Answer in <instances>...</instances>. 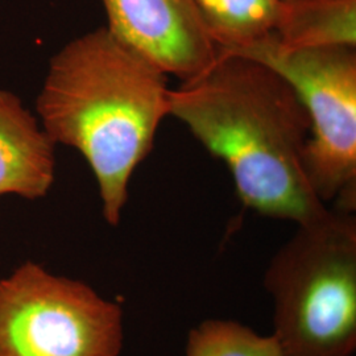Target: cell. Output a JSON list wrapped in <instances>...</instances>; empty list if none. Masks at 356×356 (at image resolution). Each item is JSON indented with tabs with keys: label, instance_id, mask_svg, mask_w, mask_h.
I'll list each match as a JSON object with an SVG mask.
<instances>
[{
	"label": "cell",
	"instance_id": "3",
	"mask_svg": "<svg viewBox=\"0 0 356 356\" xmlns=\"http://www.w3.org/2000/svg\"><path fill=\"white\" fill-rule=\"evenodd\" d=\"M263 285L284 356L355 355V214L330 209L297 226L270 259Z\"/></svg>",
	"mask_w": 356,
	"mask_h": 356
},
{
	"label": "cell",
	"instance_id": "4",
	"mask_svg": "<svg viewBox=\"0 0 356 356\" xmlns=\"http://www.w3.org/2000/svg\"><path fill=\"white\" fill-rule=\"evenodd\" d=\"M234 56L267 65L292 85L310 122L304 153L309 184L323 204L335 202V210L354 214L356 48L281 51L273 36Z\"/></svg>",
	"mask_w": 356,
	"mask_h": 356
},
{
	"label": "cell",
	"instance_id": "6",
	"mask_svg": "<svg viewBox=\"0 0 356 356\" xmlns=\"http://www.w3.org/2000/svg\"><path fill=\"white\" fill-rule=\"evenodd\" d=\"M106 28L166 76L181 82L201 74L216 58L195 0H102Z\"/></svg>",
	"mask_w": 356,
	"mask_h": 356
},
{
	"label": "cell",
	"instance_id": "2",
	"mask_svg": "<svg viewBox=\"0 0 356 356\" xmlns=\"http://www.w3.org/2000/svg\"><path fill=\"white\" fill-rule=\"evenodd\" d=\"M168 76L101 26L49 61L36 115L56 145L82 154L98 185L104 220L116 227L136 168L169 116Z\"/></svg>",
	"mask_w": 356,
	"mask_h": 356
},
{
	"label": "cell",
	"instance_id": "5",
	"mask_svg": "<svg viewBox=\"0 0 356 356\" xmlns=\"http://www.w3.org/2000/svg\"><path fill=\"white\" fill-rule=\"evenodd\" d=\"M123 309L26 261L0 280V356H120Z\"/></svg>",
	"mask_w": 356,
	"mask_h": 356
},
{
	"label": "cell",
	"instance_id": "9",
	"mask_svg": "<svg viewBox=\"0 0 356 356\" xmlns=\"http://www.w3.org/2000/svg\"><path fill=\"white\" fill-rule=\"evenodd\" d=\"M218 53L235 54L276 36L281 0H195Z\"/></svg>",
	"mask_w": 356,
	"mask_h": 356
},
{
	"label": "cell",
	"instance_id": "8",
	"mask_svg": "<svg viewBox=\"0 0 356 356\" xmlns=\"http://www.w3.org/2000/svg\"><path fill=\"white\" fill-rule=\"evenodd\" d=\"M276 45L281 51L356 48V0H281Z\"/></svg>",
	"mask_w": 356,
	"mask_h": 356
},
{
	"label": "cell",
	"instance_id": "1",
	"mask_svg": "<svg viewBox=\"0 0 356 356\" xmlns=\"http://www.w3.org/2000/svg\"><path fill=\"white\" fill-rule=\"evenodd\" d=\"M169 116L227 165L244 207L296 226L329 213L306 176L305 106L267 65L218 53L201 74L169 91Z\"/></svg>",
	"mask_w": 356,
	"mask_h": 356
},
{
	"label": "cell",
	"instance_id": "7",
	"mask_svg": "<svg viewBox=\"0 0 356 356\" xmlns=\"http://www.w3.org/2000/svg\"><path fill=\"white\" fill-rule=\"evenodd\" d=\"M56 147L38 115L15 92L0 89V197H47L56 179Z\"/></svg>",
	"mask_w": 356,
	"mask_h": 356
},
{
	"label": "cell",
	"instance_id": "10",
	"mask_svg": "<svg viewBox=\"0 0 356 356\" xmlns=\"http://www.w3.org/2000/svg\"><path fill=\"white\" fill-rule=\"evenodd\" d=\"M184 356H284L273 334L264 335L234 319H204L186 338Z\"/></svg>",
	"mask_w": 356,
	"mask_h": 356
}]
</instances>
